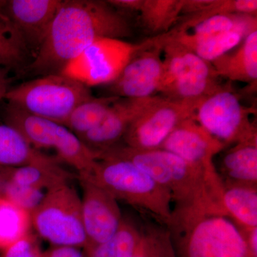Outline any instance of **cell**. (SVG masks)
<instances>
[{"label": "cell", "instance_id": "obj_1", "mask_svg": "<svg viewBox=\"0 0 257 257\" xmlns=\"http://www.w3.org/2000/svg\"><path fill=\"white\" fill-rule=\"evenodd\" d=\"M133 35L126 17L106 1L62 0L38 53L22 74H61L96 40Z\"/></svg>", "mask_w": 257, "mask_h": 257}, {"label": "cell", "instance_id": "obj_2", "mask_svg": "<svg viewBox=\"0 0 257 257\" xmlns=\"http://www.w3.org/2000/svg\"><path fill=\"white\" fill-rule=\"evenodd\" d=\"M105 152L147 172L170 192L175 206H194L226 216L221 206L224 183L215 167L193 165L163 149L141 150L117 145Z\"/></svg>", "mask_w": 257, "mask_h": 257}, {"label": "cell", "instance_id": "obj_3", "mask_svg": "<svg viewBox=\"0 0 257 257\" xmlns=\"http://www.w3.org/2000/svg\"><path fill=\"white\" fill-rule=\"evenodd\" d=\"M165 226L177 257H252L241 229L227 216L175 206Z\"/></svg>", "mask_w": 257, "mask_h": 257}, {"label": "cell", "instance_id": "obj_4", "mask_svg": "<svg viewBox=\"0 0 257 257\" xmlns=\"http://www.w3.org/2000/svg\"><path fill=\"white\" fill-rule=\"evenodd\" d=\"M110 193L116 200L147 213L166 225L172 214V196L145 171L109 152L96 157L90 175L84 178Z\"/></svg>", "mask_w": 257, "mask_h": 257}, {"label": "cell", "instance_id": "obj_5", "mask_svg": "<svg viewBox=\"0 0 257 257\" xmlns=\"http://www.w3.org/2000/svg\"><path fill=\"white\" fill-rule=\"evenodd\" d=\"M93 96L90 89L62 74L40 76L12 87L8 104L64 125L74 109Z\"/></svg>", "mask_w": 257, "mask_h": 257}, {"label": "cell", "instance_id": "obj_6", "mask_svg": "<svg viewBox=\"0 0 257 257\" xmlns=\"http://www.w3.org/2000/svg\"><path fill=\"white\" fill-rule=\"evenodd\" d=\"M3 121L18 130L35 150H55L59 160L77 171L79 178L90 175L95 163V154L64 125L8 103L3 110Z\"/></svg>", "mask_w": 257, "mask_h": 257}, {"label": "cell", "instance_id": "obj_7", "mask_svg": "<svg viewBox=\"0 0 257 257\" xmlns=\"http://www.w3.org/2000/svg\"><path fill=\"white\" fill-rule=\"evenodd\" d=\"M30 215L39 235L55 246L84 248L87 245L81 197L69 183L47 191Z\"/></svg>", "mask_w": 257, "mask_h": 257}, {"label": "cell", "instance_id": "obj_8", "mask_svg": "<svg viewBox=\"0 0 257 257\" xmlns=\"http://www.w3.org/2000/svg\"><path fill=\"white\" fill-rule=\"evenodd\" d=\"M158 40V35L140 43L99 39L69 62L61 74L88 87L112 84L135 56L156 45Z\"/></svg>", "mask_w": 257, "mask_h": 257}, {"label": "cell", "instance_id": "obj_9", "mask_svg": "<svg viewBox=\"0 0 257 257\" xmlns=\"http://www.w3.org/2000/svg\"><path fill=\"white\" fill-rule=\"evenodd\" d=\"M163 76L161 95L192 99L207 94L215 79L220 78L210 62L194 51L161 35Z\"/></svg>", "mask_w": 257, "mask_h": 257}, {"label": "cell", "instance_id": "obj_10", "mask_svg": "<svg viewBox=\"0 0 257 257\" xmlns=\"http://www.w3.org/2000/svg\"><path fill=\"white\" fill-rule=\"evenodd\" d=\"M253 113L236 94L224 87L201 101L194 118L226 147L257 140L256 123L251 118Z\"/></svg>", "mask_w": 257, "mask_h": 257}, {"label": "cell", "instance_id": "obj_11", "mask_svg": "<svg viewBox=\"0 0 257 257\" xmlns=\"http://www.w3.org/2000/svg\"><path fill=\"white\" fill-rule=\"evenodd\" d=\"M202 100H176L160 95L128 128L123 139L125 146L141 150L160 149L180 123L194 117Z\"/></svg>", "mask_w": 257, "mask_h": 257}, {"label": "cell", "instance_id": "obj_12", "mask_svg": "<svg viewBox=\"0 0 257 257\" xmlns=\"http://www.w3.org/2000/svg\"><path fill=\"white\" fill-rule=\"evenodd\" d=\"M82 187V218L87 245L105 242L119 229L123 219L114 197L87 179H79Z\"/></svg>", "mask_w": 257, "mask_h": 257}, {"label": "cell", "instance_id": "obj_13", "mask_svg": "<svg viewBox=\"0 0 257 257\" xmlns=\"http://www.w3.org/2000/svg\"><path fill=\"white\" fill-rule=\"evenodd\" d=\"M62 0H0V12L13 24L30 52L36 57Z\"/></svg>", "mask_w": 257, "mask_h": 257}, {"label": "cell", "instance_id": "obj_14", "mask_svg": "<svg viewBox=\"0 0 257 257\" xmlns=\"http://www.w3.org/2000/svg\"><path fill=\"white\" fill-rule=\"evenodd\" d=\"M162 55L159 35L156 45L135 56L117 79L110 84L111 95L133 99L157 95L163 76Z\"/></svg>", "mask_w": 257, "mask_h": 257}, {"label": "cell", "instance_id": "obj_15", "mask_svg": "<svg viewBox=\"0 0 257 257\" xmlns=\"http://www.w3.org/2000/svg\"><path fill=\"white\" fill-rule=\"evenodd\" d=\"M159 96L140 99L118 97L100 124L79 138L96 156L117 146L134 121Z\"/></svg>", "mask_w": 257, "mask_h": 257}, {"label": "cell", "instance_id": "obj_16", "mask_svg": "<svg viewBox=\"0 0 257 257\" xmlns=\"http://www.w3.org/2000/svg\"><path fill=\"white\" fill-rule=\"evenodd\" d=\"M225 145L206 131L194 117L180 123L160 149L171 152L193 165L205 168L215 167L213 159Z\"/></svg>", "mask_w": 257, "mask_h": 257}, {"label": "cell", "instance_id": "obj_17", "mask_svg": "<svg viewBox=\"0 0 257 257\" xmlns=\"http://www.w3.org/2000/svg\"><path fill=\"white\" fill-rule=\"evenodd\" d=\"M219 77L231 81L256 82L257 79V30L250 33L238 48L211 62Z\"/></svg>", "mask_w": 257, "mask_h": 257}, {"label": "cell", "instance_id": "obj_18", "mask_svg": "<svg viewBox=\"0 0 257 257\" xmlns=\"http://www.w3.org/2000/svg\"><path fill=\"white\" fill-rule=\"evenodd\" d=\"M58 160L35 150L14 127L0 120V165H47Z\"/></svg>", "mask_w": 257, "mask_h": 257}, {"label": "cell", "instance_id": "obj_19", "mask_svg": "<svg viewBox=\"0 0 257 257\" xmlns=\"http://www.w3.org/2000/svg\"><path fill=\"white\" fill-rule=\"evenodd\" d=\"M219 170L224 184L257 187V140L234 145L223 157Z\"/></svg>", "mask_w": 257, "mask_h": 257}, {"label": "cell", "instance_id": "obj_20", "mask_svg": "<svg viewBox=\"0 0 257 257\" xmlns=\"http://www.w3.org/2000/svg\"><path fill=\"white\" fill-rule=\"evenodd\" d=\"M221 206L239 229L257 227V187L224 184Z\"/></svg>", "mask_w": 257, "mask_h": 257}, {"label": "cell", "instance_id": "obj_21", "mask_svg": "<svg viewBox=\"0 0 257 257\" xmlns=\"http://www.w3.org/2000/svg\"><path fill=\"white\" fill-rule=\"evenodd\" d=\"M256 15H246L234 28L199 44L192 51L203 60L211 63L239 46L250 33L256 31Z\"/></svg>", "mask_w": 257, "mask_h": 257}, {"label": "cell", "instance_id": "obj_22", "mask_svg": "<svg viewBox=\"0 0 257 257\" xmlns=\"http://www.w3.org/2000/svg\"><path fill=\"white\" fill-rule=\"evenodd\" d=\"M72 178V174L64 170L57 162L47 165L10 167L8 180L19 185L47 192L61 184L69 183Z\"/></svg>", "mask_w": 257, "mask_h": 257}, {"label": "cell", "instance_id": "obj_23", "mask_svg": "<svg viewBox=\"0 0 257 257\" xmlns=\"http://www.w3.org/2000/svg\"><path fill=\"white\" fill-rule=\"evenodd\" d=\"M246 15H216L204 19L193 25L188 30L176 32L170 30L165 37L192 50L197 45L207 41L221 32L234 28Z\"/></svg>", "mask_w": 257, "mask_h": 257}, {"label": "cell", "instance_id": "obj_24", "mask_svg": "<svg viewBox=\"0 0 257 257\" xmlns=\"http://www.w3.org/2000/svg\"><path fill=\"white\" fill-rule=\"evenodd\" d=\"M182 0H143L138 14L147 30L162 35L180 19Z\"/></svg>", "mask_w": 257, "mask_h": 257}, {"label": "cell", "instance_id": "obj_25", "mask_svg": "<svg viewBox=\"0 0 257 257\" xmlns=\"http://www.w3.org/2000/svg\"><path fill=\"white\" fill-rule=\"evenodd\" d=\"M32 57L9 19L0 12V66L23 73Z\"/></svg>", "mask_w": 257, "mask_h": 257}, {"label": "cell", "instance_id": "obj_26", "mask_svg": "<svg viewBox=\"0 0 257 257\" xmlns=\"http://www.w3.org/2000/svg\"><path fill=\"white\" fill-rule=\"evenodd\" d=\"M118 97L110 95L96 98L93 96L74 109L64 126L80 138L100 124Z\"/></svg>", "mask_w": 257, "mask_h": 257}, {"label": "cell", "instance_id": "obj_27", "mask_svg": "<svg viewBox=\"0 0 257 257\" xmlns=\"http://www.w3.org/2000/svg\"><path fill=\"white\" fill-rule=\"evenodd\" d=\"M143 233L131 223L123 220L118 231L105 242L84 248L86 257H133L140 246Z\"/></svg>", "mask_w": 257, "mask_h": 257}, {"label": "cell", "instance_id": "obj_28", "mask_svg": "<svg viewBox=\"0 0 257 257\" xmlns=\"http://www.w3.org/2000/svg\"><path fill=\"white\" fill-rule=\"evenodd\" d=\"M31 226L30 213L0 197V249L3 251L28 234Z\"/></svg>", "mask_w": 257, "mask_h": 257}, {"label": "cell", "instance_id": "obj_29", "mask_svg": "<svg viewBox=\"0 0 257 257\" xmlns=\"http://www.w3.org/2000/svg\"><path fill=\"white\" fill-rule=\"evenodd\" d=\"M47 192L40 189L19 185L7 181L3 197L31 214L41 203Z\"/></svg>", "mask_w": 257, "mask_h": 257}, {"label": "cell", "instance_id": "obj_30", "mask_svg": "<svg viewBox=\"0 0 257 257\" xmlns=\"http://www.w3.org/2000/svg\"><path fill=\"white\" fill-rule=\"evenodd\" d=\"M143 235L145 257H177L167 228L149 227Z\"/></svg>", "mask_w": 257, "mask_h": 257}, {"label": "cell", "instance_id": "obj_31", "mask_svg": "<svg viewBox=\"0 0 257 257\" xmlns=\"http://www.w3.org/2000/svg\"><path fill=\"white\" fill-rule=\"evenodd\" d=\"M40 244L29 233L3 251L1 257H43Z\"/></svg>", "mask_w": 257, "mask_h": 257}, {"label": "cell", "instance_id": "obj_32", "mask_svg": "<svg viewBox=\"0 0 257 257\" xmlns=\"http://www.w3.org/2000/svg\"><path fill=\"white\" fill-rule=\"evenodd\" d=\"M43 257H86V255L76 246H55L44 251Z\"/></svg>", "mask_w": 257, "mask_h": 257}, {"label": "cell", "instance_id": "obj_33", "mask_svg": "<svg viewBox=\"0 0 257 257\" xmlns=\"http://www.w3.org/2000/svg\"><path fill=\"white\" fill-rule=\"evenodd\" d=\"M11 69L0 66V102L5 100V96L11 89L13 78Z\"/></svg>", "mask_w": 257, "mask_h": 257}, {"label": "cell", "instance_id": "obj_34", "mask_svg": "<svg viewBox=\"0 0 257 257\" xmlns=\"http://www.w3.org/2000/svg\"><path fill=\"white\" fill-rule=\"evenodd\" d=\"M244 236L248 250L252 257H257V227L241 229Z\"/></svg>", "mask_w": 257, "mask_h": 257}, {"label": "cell", "instance_id": "obj_35", "mask_svg": "<svg viewBox=\"0 0 257 257\" xmlns=\"http://www.w3.org/2000/svg\"><path fill=\"white\" fill-rule=\"evenodd\" d=\"M10 167L0 165V197H3V190L8 179Z\"/></svg>", "mask_w": 257, "mask_h": 257}, {"label": "cell", "instance_id": "obj_36", "mask_svg": "<svg viewBox=\"0 0 257 257\" xmlns=\"http://www.w3.org/2000/svg\"><path fill=\"white\" fill-rule=\"evenodd\" d=\"M133 257H145V251H144V243H143V235L142 238L141 242H140V246L135 253V256Z\"/></svg>", "mask_w": 257, "mask_h": 257}]
</instances>
